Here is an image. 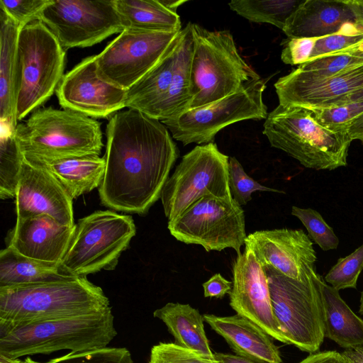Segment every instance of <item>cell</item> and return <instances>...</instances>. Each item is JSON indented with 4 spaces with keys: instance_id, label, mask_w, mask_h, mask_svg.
Masks as SVG:
<instances>
[{
    "instance_id": "46",
    "label": "cell",
    "mask_w": 363,
    "mask_h": 363,
    "mask_svg": "<svg viewBox=\"0 0 363 363\" xmlns=\"http://www.w3.org/2000/svg\"><path fill=\"white\" fill-rule=\"evenodd\" d=\"M214 357L220 363H258L237 354L216 352Z\"/></svg>"
},
{
    "instance_id": "1",
    "label": "cell",
    "mask_w": 363,
    "mask_h": 363,
    "mask_svg": "<svg viewBox=\"0 0 363 363\" xmlns=\"http://www.w3.org/2000/svg\"><path fill=\"white\" fill-rule=\"evenodd\" d=\"M179 156L160 121L133 108L116 113L106 126L101 203L117 211L147 214L160 199Z\"/></svg>"
},
{
    "instance_id": "9",
    "label": "cell",
    "mask_w": 363,
    "mask_h": 363,
    "mask_svg": "<svg viewBox=\"0 0 363 363\" xmlns=\"http://www.w3.org/2000/svg\"><path fill=\"white\" fill-rule=\"evenodd\" d=\"M65 50L40 20L20 29L17 44V121L38 109L56 91L65 74Z\"/></svg>"
},
{
    "instance_id": "31",
    "label": "cell",
    "mask_w": 363,
    "mask_h": 363,
    "mask_svg": "<svg viewBox=\"0 0 363 363\" xmlns=\"http://www.w3.org/2000/svg\"><path fill=\"white\" fill-rule=\"evenodd\" d=\"M24 157L13 133L1 136L0 154V198H15Z\"/></svg>"
},
{
    "instance_id": "43",
    "label": "cell",
    "mask_w": 363,
    "mask_h": 363,
    "mask_svg": "<svg viewBox=\"0 0 363 363\" xmlns=\"http://www.w3.org/2000/svg\"><path fill=\"white\" fill-rule=\"evenodd\" d=\"M299 363H347L341 353L325 351L311 354Z\"/></svg>"
},
{
    "instance_id": "30",
    "label": "cell",
    "mask_w": 363,
    "mask_h": 363,
    "mask_svg": "<svg viewBox=\"0 0 363 363\" xmlns=\"http://www.w3.org/2000/svg\"><path fill=\"white\" fill-rule=\"evenodd\" d=\"M303 0H239L228 3L230 9L255 23H267L284 30L289 17Z\"/></svg>"
},
{
    "instance_id": "20",
    "label": "cell",
    "mask_w": 363,
    "mask_h": 363,
    "mask_svg": "<svg viewBox=\"0 0 363 363\" xmlns=\"http://www.w3.org/2000/svg\"><path fill=\"white\" fill-rule=\"evenodd\" d=\"M14 199L17 218L45 214L63 225H75L73 199L52 173L25 158Z\"/></svg>"
},
{
    "instance_id": "41",
    "label": "cell",
    "mask_w": 363,
    "mask_h": 363,
    "mask_svg": "<svg viewBox=\"0 0 363 363\" xmlns=\"http://www.w3.org/2000/svg\"><path fill=\"white\" fill-rule=\"evenodd\" d=\"M317 38H288L281 53L284 64L301 65L308 62L313 53Z\"/></svg>"
},
{
    "instance_id": "23",
    "label": "cell",
    "mask_w": 363,
    "mask_h": 363,
    "mask_svg": "<svg viewBox=\"0 0 363 363\" xmlns=\"http://www.w3.org/2000/svg\"><path fill=\"white\" fill-rule=\"evenodd\" d=\"M350 23L357 21L347 0H303L283 31L289 38H319L339 32Z\"/></svg>"
},
{
    "instance_id": "5",
    "label": "cell",
    "mask_w": 363,
    "mask_h": 363,
    "mask_svg": "<svg viewBox=\"0 0 363 363\" xmlns=\"http://www.w3.org/2000/svg\"><path fill=\"white\" fill-rule=\"evenodd\" d=\"M13 134L24 158L33 164L99 155L104 146L99 121L65 108H38Z\"/></svg>"
},
{
    "instance_id": "11",
    "label": "cell",
    "mask_w": 363,
    "mask_h": 363,
    "mask_svg": "<svg viewBox=\"0 0 363 363\" xmlns=\"http://www.w3.org/2000/svg\"><path fill=\"white\" fill-rule=\"evenodd\" d=\"M228 161L229 157L222 153L214 143L197 145L184 155L161 194L168 221L204 196H231Z\"/></svg>"
},
{
    "instance_id": "25",
    "label": "cell",
    "mask_w": 363,
    "mask_h": 363,
    "mask_svg": "<svg viewBox=\"0 0 363 363\" xmlns=\"http://www.w3.org/2000/svg\"><path fill=\"white\" fill-rule=\"evenodd\" d=\"M324 335L345 349L363 345V320L341 298L339 291L320 284Z\"/></svg>"
},
{
    "instance_id": "44",
    "label": "cell",
    "mask_w": 363,
    "mask_h": 363,
    "mask_svg": "<svg viewBox=\"0 0 363 363\" xmlns=\"http://www.w3.org/2000/svg\"><path fill=\"white\" fill-rule=\"evenodd\" d=\"M341 354L347 363H363V345L345 349Z\"/></svg>"
},
{
    "instance_id": "3",
    "label": "cell",
    "mask_w": 363,
    "mask_h": 363,
    "mask_svg": "<svg viewBox=\"0 0 363 363\" xmlns=\"http://www.w3.org/2000/svg\"><path fill=\"white\" fill-rule=\"evenodd\" d=\"M110 307L86 277L0 287V320L23 323L99 311Z\"/></svg>"
},
{
    "instance_id": "48",
    "label": "cell",
    "mask_w": 363,
    "mask_h": 363,
    "mask_svg": "<svg viewBox=\"0 0 363 363\" xmlns=\"http://www.w3.org/2000/svg\"><path fill=\"white\" fill-rule=\"evenodd\" d=\"M334 54H346L363 59V40L353 46L349 47Z\"/></svg>"
},
{
    "instance_id": "49",
    "label": "cell",
    "mask_w": 363,
    "mask_h": 363,
    "mask_svg": "<svg viewBox=\"0 0 363 363\" xmlns=\"http://www.w3.org/2000/svg\"><path fill=\"white\" fill-rule=\"evenodd\" d=\"M159 2L167 9L172 13H177L178 8L183 4L186 3V0H158Z\"/></svg>"
},
{
    "instance_id": "6",
    "label": "cell",
    "mask_w": 363,
    "mask_h": 363,
    "mask_svg": "<svg viewBox=\"0 0 363 363\" xmlns=\"http://www.w3.org/2000/svg\"><path fill=\"white\" fill-rule=\"evenodd\" d=\"M193 23L182 28L158 63L126 91L125 107L160 121L189 109L194 99L191 62Z\"/></svg>"
},
{
    "instance_id": "2",
    "label": "cell",
    "mask_w": 363,
    "mask_h": 363,
    "mask_svg": "<svg viewBox=\"0 0 363 363\" xmlns=\"http://www.w3.org/2000/svg\"><path fill=\"white\" fill-rule=\"evenodd\" d=\"M116 335L111 306L94 313L30 323L0 320V354L18 359L62 350L72 353L92 351L107 347Z\"/></svg>"
},
{
    "instance_id": "12",
    "label": "cell",
    "mask_w": 363,
    "mask_h": 363,
    "mask_svg": "<svg viewBox=\"0 0 363 363\" xmlns=\"http://www.w3.org/2000/svg\"><path fill=\"white\" fill-rule=\"evenodd\" d=\"M266 84L267 80L261 78L250 81L233 94L161 122L184 145L213 143L217 133L229 125L267 118V107L263 101Z\"/></svg>"
},
{
    "instance_id": "37",
    "label": "cell",
    "mask_w": 363,
    "mask_h": 363,
    "mask_svg": "<svg viewBox=\"0 0 363 363\" xmlns=\"http://www.w3.org/2000/svg\"><path fill=\"white\" fill-rule=\"evenodd\" d=\"M362 40L363 28L361 26L356 23L345 24L339 32L317 38L309 60L340 52Z\"/></svg>"
},
{
    "instance_id": "17",
    "label": "cell",
    "mask_w": 363,
    "mask_h": 363,
    "mask_svg": "<svg viewBox=\"0 0 363 363\" xmlns=\"http://www.w3.org/2000/svg\"><path fill=\"white\" fill-rule=\"evenodd\" d=\"M56 95L63 108L92 118H107L126 108V91L98 77L96 55L82 60L65 74Z\"/></svg>"
},
{
    "instance_id": "14",
    "label": "cell",
    "mask_w": 363,
    "mask_h": 363,
    "mask_svg": "<svg viewBox=\"0 0 363 363\" xmlns=\"http://www.w3.org/2000/svg\"><path fill=\"white\" fill-rule=\"evenodd\" d=\"M38 20L64 50L90 47L124 30L114 0H51Z\"/></svg>"
},
{
    "instance_id": "8",
    "label": "cell",
    "mask_w": 363,
    "mask_h": 363,
    "mask_svg": "<svg viewBox=\"0 0 363 363\" xmlns=\"http://www.w3.org/2000/svg\"><path fill=\"white\" fill-rule=\"evenodd\" d=\"M267 274L274 315L289 345L313 354L325 337L320 284L316 268L300 279L289 278L270 267Z\"/></svg>"
},
{
    "instance_id": "47",
    "label": "cell",
    "mask_w": 363,
    "mask_h": 363,
    "mask_svg": "<svg viewBox=\"0 0 363 363\" xmlns=\"http://www.w3.org/2000/svg\"><path fill=\"white\" fill-rule=\"evenodd\" d=\"M356 18L357 23L363 28V0H347Z\"/></svg>"
},
{
    "instance_id": "4",
    "label": "cell",
    "mask_w": 363,
    "mask_h": 363,
    "mask_svg": "<svg viewBox=\"0 0 363 363\" xmlns=\"http://www.w3.org/2000/svg\"><path fill=\"white\" fill-rule=\"evenodd\" d=\"M263 134L272 147L285 152L306 168L333 170L347 164L352 141L348 130L323 125L309 108L279 104L268 113Z\"/></svg>"
},
{
    "instance_id": "29",
    "label": "cell",
    "mask_w": 363,
    "mask_h": 363,
    "mask_svg": "<svg viewBox=\"0 0 363 363\" xmlns=\"http://www.w3.org/2000/svg\"><path fill=\"white\" fill-rule=\"evenodd\" d=\"M73 277L60 265L26 257L6 247L0 252V287L48 281Z\"/></svg>"
},
{
    "instance_id": "42",
    "label": "cell",
    "mask_w": 363,
    "mask_h": 363,
    "mask_svg": "<svg viewBox=\"0 0 363 363\" xmlns=\"http://www.w3.org/2000/svg\"><path fill=\"white\" fill-rule=\"evenodd\" d=\"M205 297L221 298L230 294L233 282L225 279L220 273L215 274L203 284Z\"/></svg>"
},
{
    "instance_id": "21",
    "label": "cell",
    "mask_w": 363,
    "mask_h": 363,
    "mask_svg": "<svg viewBox=\"0 0 363 363\" xmlns=\"http://www.w3.org/2000/svg\"><path fill=\"white\" fill-rule=\"evenodd\" d=\"M74 227L45 214L16 218L7 238V247L26 257L60 265Z\"/></svg>"
},
{
    "instance_id": "19",
    "label": "cell",
    "mask_w": 363,
    "mask_h": 363,
    "mask_svg": "<svg viewBox=\"0 0 363 363\" xmlns=\"http://www.w3.org/2000/svg\"><path fill=\"white\" fill-rule=\"evenodd\" d=\"M363 87V64L327 78L304 76L296 69L274 84L279 104L309 109L343 104L347 96Z\"/></svg>"
},
{
    "instance_id": "34",
    "label": "cell",
    "mask_w": 363,
    "mask_h": 363,
    "mask_svg": "<svg viewBox=\"0 0 363 363\" xmlns=\"http://www.w3.org/2000/svg\"><path fill=\"white\" fill-rule=\"evenodd\" d=\"M363 64V59L346 54H331L309 60L298 67L300 74L312 78H327Z\"/></svg>"
},
{
    "instance_id": "39",
    "label": "cell",
    "mask_w": 363,
    "mask_h": 363,
    "mask_svg": "<svg viewBox=\"0 0 363 363\" xmlns=\"http://www.w3.org/2000/svg\"><path fill=\"white\" fill-rule=\"evenodd\" d=\"M149 363H220L194 351L182 347L174 342H160L150 352Z\"/></svg>"
},
{
    "instance_id": "36",
    "label": "cell",
    "mask_w": 363,
    "mask_h": 363,
    "mask_svg": "<svg viewBox=\"0 0 363 363\" xmlns=\"http://www.w3.org/2000/svg\"><path fill=\"white\" fill-rule=\"evenodd\" d=\"M21 363H134L130 351L125 347H105L103 349L72 353L40 362L27 357Z\"/></svg>"
},
{
    "instance_id": "7",
    "label": "cell",
    "mask_w": 363,
    "mask_h": 363,
    "mask_svg": "<svg viewBox=\"0 0 363 363\" xmlns=\"http://www.w3.org/2000/svg\"><path fill=\"white\" fill-rule=\"evenodd\" d=\"M192 33L191 78L194 99L189 109L233 94L247 83L260 78L239 54L228 30L211 31L193 23Z\"/></svg>"
},
{
    "instance_id": "22",
    "label": "cell",
    "mask_w": 363,
    "mask_h": 363,
    "mask_svg": "<svg viewBox=\"0 0 363 363\" xmlns=\"http://www.w3.org/2000/svg\"><path fill=\"white\" fill-rule=\"evenodd\" d=\"M204 321L220 335L238 356L258 363H281L279 348L256 323L238 314L230 316L203 315Z\"/></svg>"
},
{
    "instance_id": "35",
    "label": "cell",
    "mask_w": 363,
    "mask_h": 363,
    "mask_svg": "<svg viewBox=\"0 0 363 363\" xmlns=\"http://www.w3.org/2000/svg\"><path fill=\"white\" fill-rule=\"evenodd\" d=\"M228 185L232 198L240 206L246 205L251 201L252 194L255 191L284 193L282 191L263 186L250 177L235 157H229Z\"/></svg>"
},
{
    "instance_id": "45",
    "label": "cell",
    "mask_w": 363,
    "mask_h": 363,
    "mask_svg": "<svg viewBox=\"0 0 363 363\" xmlns=\"http://www.w3.org/2000/svg\"><path fill=\"white\" fill-rule=\"evenodd\" d=\"M348 132L352 140H359L363 144V113L351 123Z\"/></svg>"
},
{
    "instance_id": "26",
    "label": "cell",
    "mask_w": 363,
    "mask_h": 363,
    "mask_svg": "<svg viewBox=\"0 0 363 363\" xmlns=\"http://www.w3.org/2000/svg\"><path fill=\"white\" fill-rule=\"evenodd\" d=\"M174 338V343L200 354L213 358L204 330L203 315L189 304L169 302L153 313Z\"/></svg>"
},
{
    "instance_id": "15",
    "label": "cell",
    "mask_w": 363,
    "mask_h": 363,
    "mask_svg": "<svg viewBox=\"0 0 363 363\" xmlns=\"http://www.w3.org/2000/svg\"><path fill=\"white\" fill-rule=\"evenodd\" d=\"M179 33L124 30L96 55L98 77L128 90L158 63Z\"/></svg>"
},
{
    "instance_id": "40",
    "label": "cell",
    "mask_w": 363,
    "mask_h": 363,
    "mask_svg": "<svg viewBox=\"0 0 363 363\" xmlns=\"http://www.w3.org/2000/svg\"><path fill=\"white\" fill-rule=\"evenodd\" d=\"M51 0H0V9L22 28L38 20Z\"/></svg>"
},
{
    "instance_id": "28",
    "label": "cell",
    "mask_w": 363,
    "mask_h": 363,
    "mask_svg": "<svg viewBox=\"0 0 363 363\" xmlns=\"http://www.w3.org/2000/svg\"><path fill=\"white\" fill-rule=\"evenodd\" d=\"M124 30L178 33L180 17L163 6L158 0H114Z\"/></svg>"
},
{
    "instance_id": "27",
    "label": "cell",
    "mask_w": 363,
    "mask_h": 363,
    "mask_svg": "<svg viewBox=\"0 0 363 363\" xmlns=\"http://www.w3.org/2000/svg\"><path fill=\"white\" fill-rule=\"evenodd\" d=\"M35 164L52 173L72 199L99 188L106 169L105 158L99 155L67 157Z\"/></svg>"
},
{
    "instance_id": "33",
    "label": "cell",
    "mask_w": 363,
    "mask_h": 363,
    "mask_svg": "<svg viewBox=\"0 0 363 363\" xmlns=\"http://www.w3.org/2000/svg\"><path fill=\"white\" fill-rule=\"evenodd\" d=\"M363 269V244L349 255L340 257L325 275V281L337 291L356 289Z\"/></svg>"
},
{
    "instance_id": "51",
    "label": "cell",
    "mask_w": 363,
    "mask_h": 363,
    "mask_svg": "<svg viewBox=\"0 0 363 363\" xmlns=\"http://www.w3.org/2000/svg\"><path fill=\"white\" fill-rule=\"evenodd\" d=\"M359 313L363 315V291L361 292Z\"/></svg>"
},
{
    "instance_id": "50",
    "label": "cell",
    "mask_w": 363,
    "mask_h": 363,
    "mask_svg": "<svg viewBox=\"0 0 363 363\" xmlns=\"http://www.w3.org/2000/svg\"><path fill=\"white\" fill-rule=\"evenodd\" d=\"M361 101H363V87L350 94L346 99L344 104Z\"/></svg>"
},
{
    "instance_id": "13",
    "label": "cell",
    "mask_w": 363,
    "mask_h": 363,
    "mask_svg": "<svg viewBox=\"0 0 363 363\" xmlns=\"http://www.w3.org/2000/svg\"><path fill=\"white\" fill-rule=\"evenodd\" d=\"M167 228L178 241L207 252L232 248L240 255L247 238L244 211L231 196H204L168 221Z\"/></svg>"
},
{
    "instance_id": "18",
    "label": "cell",
    "mask_w": 363,
    "mask_h": 363,
    "mask_svg": "<svg viewBox=\"0 0 363 363\" xmlns=\"http://www.w3.org/2000/svg\"><path fill=\"white\" fill-rule=\"evenodd\" d=\"M245 245L262 267H272L291 279H300L315 268L313 242L301 229L257 230L247 235Z\"/></svg>"
},
{
    "instance_id": "24",
    "label": "cell",
    "mask_w": 363,
    "mask_h": 363,
    "mask_svg": "<svg viewBox=\"0 0 363 363\" xmlns=\"http://www.w3.org/2000/svg\"><path fill=\"white\" fill-rule=\"evenodd\" d=\"M20 27L0 9V118L7 133L18 125L16 97L18 77L17 44Z\"/></svg>"
},
{
    "instance_id": "10",
    "label": "cell",
    "mask_w": 363,
    "mask_h": 363,
    "mask_svg": "<svg viewBox=\"0 0 363 363\" xmlns=\"http://www.w3.org/2000/svg\"><path fill=\"white\" fill-rule=\"evenodd\" d=\"M135 233L130 216L110 210L95 211L75 224L60 269L73 277L113 269Z\"/></svg>"
},
{
    "instance_id": "16",
    "label": "cell",
    "mask_w": 363,
    "mask_h": 363,
    "mask_svg": "<svg viewBox=\"0 0 363 363\" xmlns=\"http://www.w3.org/2000/svg\"><path fill=\"white\" fill-rule=\"evenodd\" d=\"M232 272L231 308L273 339L289 345L274 313L267 274L254 252L245 248L235 260Z\"/></svg>"
},
{
    "instance_id": "38",
    "label": "cell",
    "mask_w": 363,
    "mask_h": 363,
    "mask_svg": "<svg viewBox=\"0 0 363 363\" xmlns=\"http://www.w3.org/2000/svg\"><path fill=\"white\" fill-rule=\"evenodd\" d=\"M311 110L323 125L334 130H348L351 123L363 113V101Z\"/></svg>"
},
{
    "instance_id": "32",
    "label": "cell",
    "mask_w": 363,
    "mask_h": 363,
    "mask_svg": "<svg viewBox=\"0 0 363 363\" xmlns=\"http://www.w3.org/2000/svg\"><path fill=\"white\" fill-rule=\"evenodd\" d=\"M291 214L301 220L311 240L322 250L329 251L337 248L339 238L319 212L311 208H303L294 206Z\"/></svg>"
}]
</instances>
